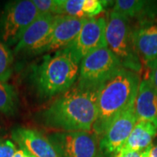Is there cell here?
I'll use <instances>...</instances> for the list:
<instances>
[{
  "mask_svg": "<svg viewBox=\"0 0 157 157\" xmlns=\"http://www.w3.org/2000/svg\"><path fill=\"white\" fill-rule=\"evenodd\" d=\"M59 157H105L100 138L90 132H54L48 135Z\"/></svg>",
  "mask_w": 157,
  "mask_h": 157,
  "instance_id": "52a82bcc",
  "label": "cell"
},
{
  "mask_svg": "<svg viewBox=\"0 0 157 157\" xmlns=\"http://www.w3.org/2000/svg\"><path fill=\"white\" fill-rule=\"evenodd\" d=\"M79 63L66 49L43 56L33 67L31 80L41 98L47 99L64 94L77 82Z\"/></svg>",
  "mask_w": 157,
  "mask_h": 157,
  "instance_id": "3957f363",
  "label": "cell"
},
{
  "mask_svg": "<svg viewBox=\"0 0 157 157\" xmlns=\"http://www.w3.org/2000/svg\"><path fill=\"white\" fill-rule=\"evenodd\" d=\"M145 151L147 157H157V141L155 143H152Z\"/></svg>",
  "mask_w": 157,
  "mask_h": 157,
  "instance_id": "cb8c5ba5",
  "label": "cell"
},
{
  "mask_svg": "<svg viewBox=\"0 0 157 157\" xmlns=\"http://www.w3.org/2000/svg\"><path fill=\"white\" fill-rule=\"evenodd\" d=\"M132 39L140 60L147 65L157 59V23L139 22L132 28Z\"/></svg>",
  "mask_w": 157,
  "mask_h": 157,
  "instance_id": "4fadbf2b",
  "label": "cell"
},
{
  "mask_svg": "<svg viewBox=\"0 0 157 157\" xmlns=\"http://www.w3.org/2000/svg\"><path fill=\"white\" fill-rule=\"evenodd\" d=\"M86 19L67 15L57 16L50 33L32 55H39L44 52L50 53L65 49L76 38Z\"/></svg>",
  "mask_w": 157,
  "mask_h": 157,
  "instance_id": "9c48e42d",
  "label": "cell"
},
{
  "mask_svg": "<svg viewBox=\"0 0 157 157\" xmlns=\"http://www.w3.org/2000/svg\"><path fill=\"white\" fill-rule=\"evenodd\" d=\"M107 1L100 0H62L61 16L89 18L103 11Z\"/></svg>",
  "mask_w": 157,
  "mask_h": 157,
  "instance_id": "e0dca14e",
  "label": "cell"
},
{
  "mask_svg": "<svg viewBox=\"0 0 157 157\" xmlns=\"http://www.w3.org/2000/svg\"><path fill=\"white\" fill-rule=\"evenodd\" d=\"M39 13H50L61 16L62 0H33Z\"/></svg>",
  "mask_w": 157,
  "mask_h": 157,
  "instance_id": "ffe728a7",
  "label": "cell"
},
{
  "mask_svg": "<svg viewBox=\"0 0 157 157\" xmlns=\"http://www.w3.org/2000/svg\"><path fill=\"white\" fill-rule=\"evenodd\" d=\"M57 15L50 13H40L22 35L20 40L14 46L15 54L27 53L33 54L50 33Z\"/></svg>",
  "mask_w": 157,
  "mask_h": 157,
  "instance_id": "8fae6325",
  "label": "cell"
},
{
  "mask_svg": "<svg viewBox=\"0 0 157 157\" xmlns=\"http://www.w3.org/2000/svg\"><path fill=\"white\" fill-rule=\"evenodd\" d=\"M39 14L33 0H17L7 3L0 15L1 42L8 47L15 46Z\"/></svg>",
  "mask_w": 157,
  "mask_h": 157,
  "instance_id": "8992f818",
  "label": "cell"
},
{
  "mask_svg": "<svg viewBox=\"0 0 157 157\" xmlns=\"http://www.w3.org/2000/svg\"><path fill=\"white\" fill-rule=\"evenodd\" d=\"M17 107L18 98L14 87L7 82H0V112L12 115Z\"/></svg>",
  "mask_w": 157,
  "mask_h": 157,
  "instance_id": "ac0fdd59",
  "label": "cell"
},
{
  "mask_svg": "<svg viewBox=\"0 0 157 157\" xmlns=\"http://www.w3.org/2000/svg\"><path fill=\"white\" fill-rule=\"evenodd\" d=\"M13 157H24V150L21 148L17 149V151L16 152V154L14 155Z\"/></svg>",
  "mask_w": 157,
  "mask_h": 157,
  "instance_id": "d4e9b609",
  "label": "cell"
},
{
  "mask_svg": "<svg viewBox=\"0 0 157 157\" xmlns=\"http://www.w3.org/2000/svg\"><path fill=\"white\" fill-rule=\"evenodd\" d=\"M11 138L34 157H59L49 138L36 129L17 127L12 130Z\"/></svg>",
  "mask_w": 157,
  "mask_h": 157,
  "instance_id": "7c38bea8",
  "label": "cell"
},
{
  "mask_svg": "<svg viewBox=\"0 0 157 157\" xmlns=\"http://www.w3.org/2000/svg\"><path fill=\"white\" fill-rule=\"evenodd\" d=\"M113 11H117L128 18H135L139 22L155 21L157 17L156 1L118 0L114 2Z\"/></svg>",
  "mask_w": 157,
  "mask_h": 157,
  "instance_id": "9a60e30c",
  "label": "cell"
},
{
  "mask_svg": "<svg viewBox=\"0 0 157 157\" xmlns=\"http://www.w3.org/2000/svg\"><path fill=\"white\" fill-rule=\"evenodd\" d=\"M135 105L113 122L100 138V147L105 157H113L128 140L137 122Z\"/></svg>",
  "mask_w": 157,
  "mask_h": 157,
  "instance_id": "30bf717a",
  "label": "cell"
},
{
  "mask_svg": "<svg viewBox=\"0 0 157 157\" xmlns=\"http://www.w3.org/2000/svg\"><path fill=\"white\" fill-rule=\"evenodd\" d=\"M148 68V79L157 90V59L147 65Z\"/></svg>",
  "mask_w": 157,
  "mask_h": 157,
  "instance_id": "7402d4cb",
  "label": "cell"
},
{
  "mask_svg": "<svg viewBox=\"0 0 157 157\" xmlns=\"http://www.w3.org/2000/svg\"><path fill=\"white\" fill-rule=\"evenodd\" d=\"M106 40L108 49L112 52L125 69L139 73L141 60L133 44L132 27L127 17L112 11L107 19Z\"/></svg>",
  "mask_w": 157,
  "mask_h": 157,
  "instance_id": "5b68a950",
  "label": "cell"
},
{
  "mask_svg": "<svg viewBox=\"0 0 157 157\" xmlns=\"http://www.w3.org/2000/svg\"><path fill=\"white\" fill-rule=\"evenodd\" d=\"M121 68L123 67L120 61L107 46L100 48L79 63L75 88L86 92H98Z\"/></svg>",
  "mask_w": 157,
  "mask_h": 157,
  "instance_id": "277c9868",
  "label": "cell"
},
{
  "mask_svg": "<svg viewBox=\"0 0 157 157\" xmlns=\"http://www.w3.org/2000/svg\"><path fill=\"white\" fill-rule=\"evenodd\" d=\"M23 150H24V149H23ZM24 157H34V156L33 155H32L31 154H29L28 152H26L24 150Z\"/></svg>",
  "mask_w": 157,
  "mask_h": 157,
  "instance_id": "484cf974",
  "label": "cell"
},
{
  "mask_svg": "<svg viewBox=\"0 0 157 157\" xmlns=\"http://www.w3.org/2000/svg\"><path fill=\"white\" fill-rule=\"evenodd\" d=\"M141 157H147V153L145 150H144V151H142V155H141Z\"/></svg>",
  "mask_w": 157,
  "mask_h": 157,
  "instance_id": "4316f807",
  "label": "cell"
},
{
  "mask_svg": "<svg viewBox=\"0 0 157 157\" xmlns=\"http://www.w3.org/2000/svg\"><path fill=\"white\" fill-rule=\"evenodd\" d=\"M107 19L105 17L86 18L79 33L73 42L66 47L78 63L94 52L107 45Z\"/></svg>",
  "mask_w": 157,
  "mask_h": 157,
  "instance_id": "ba28073f",
  "label": "cell"
},
{
  "mask_svg": "<svg viewBox=\"0 0 157 157\" xmlns=\"http://www.w3.org/2000/svg\"><path fill=\"white\" fill-rule=\"evenodd\" d=\"M97 98L98 92L72 88L42 112V122L62 132H90L97 118Z\"/></svg>",
  "mask_w": 157,
  "mask_h": 157,
  "instance_id": "6da1fadb",
  "label": "cell"
},
{
  "mask_svg": "<svg viewBox=\"0 0 157 157\" xmlns=\"http://www.w3.org/2000/svg\"><path fill=\"white\" fill-rule=\"evenodd\" d=\"M135 111L138 121H148L157 128V90L148 78L140 81Z\"/></svg>",
  "mask_w": 157,
  "mask_h": 157,
  "instance_id": "5bb4252c",
  "label": "cell"
},
{
  "mask_svg": "<svg viewBox=\"0 0 157 157\" xmlns=\"http://www.w3.org/2000/svg\"><path fill=\"white\" fill-rule=\"evenodd\" d=\"M17 151V147L13 141L0 140V157H13Z\"/></svg>",
  "mask_w": 157,
  "mask_h": 157,
  "instance_id": "44dd1931",
  "label": "cell"
},
{
  "mask_svg": "<svg viewBox=\"0 0 157 157\" xmlns=\"http://www.w3.org/2000/svg\"><path fill=\"white\" fill-rule=\"evenodd\" d=\"M157 136V128L150 122L137 121L131 134L118 152H142L153 143Z\"/></svg>",
  "mask_w": 157,
  "mask_h": 157,
  "instance_id": "2e32d148",
  "label": "cell"
},
{
  "mask_svg": "<svg viewBox=\"0 0 157 157\" xmlns=\"http://www.w3.org/2000/svg\"><path fill=\"white\" fill-rule=\"evenodd\" d=\"M137 73L121 68L98 91L97 118L94 134L101 138L121 113L135 105L140 86Z\"/></svg>",
  "mask_w": 157,
  "mask_h": 157,
  "instance_id": "7a4b0ae2",
  "label": "cell"
},
{
  "mask_svg": "<svg viewBox=\"0 0 157 157\" xmlns=\"http://www.w3.org/2000/svg\"><path fill=\"white\" fill-rule=\"evenodd\" d=\"M142 152H129V153H122L117 152L113 157H141Z\"/></svg>",
  "mask_w": 157,
  "mask_h": 157,
  "instance_id": "603a6c76",
  "label": "cell"
},
{
  "mask_svg": "<svg viewBox=\"0 0 157 157\" xmlns=\"http://www.w3.org/2000/svg\"><path fill=\"white\" fill-rule=\"evenodd\" d=\"M13 54L3 42L0 41V82H7L12 74Z\"/></svg>",
  "mask_w": 157,
  "mask_h": 157,
  "instance_id": "d6986e66",
  "label": "cell"
}]
</instances>
